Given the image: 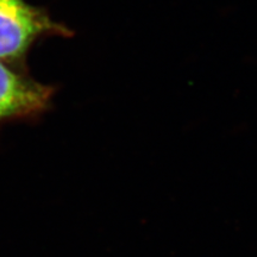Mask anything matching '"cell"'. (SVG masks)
<instances>
[{"label": "cell", "instance_id": "2", "mask_svg": "<svg viewBox=\"0 0 257 257\" xmlns=\"http://www.w3.org/2000/svg\"><path fill=\"white\" fill-rule=\"evenodd\" d=\"M55 91L31 78L27 68L0 61V124L36 119L49 110Z\"/></svg>", "mask_w": 257, "mask_h": 257}, {"label": "cell", "instance_id": "1", "mask_svg": "<svg viewBox=\"0 0 257 257\" xmlns=\"http://www.w3.org/2000/svg\"><path fill=\"white\" fill-rule=\"evenodd\" d=\"M47 36L69 38L74 31L54 21L44 8L25 0H0V61L27 68L29 50Z\"/></svg>", "mask_w": 257, "mask_h": 257}]
</instances>
